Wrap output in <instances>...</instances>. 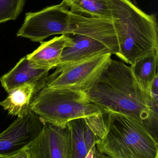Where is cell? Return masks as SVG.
Returning a JSON list of instances; mask_svg holds the SVG:
<instances>
[{
  "mask_svg": "<svg viewBox=\"0 0 158 158\" xmlns=\"http://www.w3.org/2000/svg\"><path fill=\"white\" fill-rule=\"evenodd\" d=\"M104 113H119L143 123L158 136V102L144 88L130 66L111 59L95 84L85 93Z\"/></svg>",
  "mask_w": 158,
  "mask_h": 158,
  "instance_id": "obj_1",
  "label": "cell"
},
{
  "mask_svg": "<svg viewBox=\"0 0 158 158\" xmlns=\"http://www.w3.org/2000/svg\"><path fill=\"white\" fill-rule=\"evenodd\" d=\"M110 4L119 49L117 56L131 66L158 51L156 15L145 13L130 0H110Z\"/></svg>",
  "mask_w": 158,
  "mask_h": 158,
  "instance_id": "obj_2",
  "label": "cell"
},
{
  "mask_svg": "<svg viewBox=\"0 0 158 158\" xmlns=\"http://www.w3.org/2000/svg\"><path fill=\"white\" fill-rule=\"evenodd\" d=\"M106 131L96 143L109 158H158V137L138 121L114 112L105 113Z\"/></svg>",
  "mask_w": 158,
  "mask_h": 158,
  "instance_id": "obj_3",
  "label": "cell"
},
{
  "mask_svg": "<svg viewBox=\"0 0 158 158\" xmlns=\"http://www.w3.org/2000/svg\"><path fill=\"white\" fill-rule=\"evenodd\" d=\"M30 110L46 123L62 128L72 120L104 113L84 92L45 86L35 95Z\"/></svg>",
  "mask_w": 158,
  "mask_h": 158,
  "instance_id": "obj_4",
  "label": "cell"
},
{
  "mask_svg": "<svg viewBox=\"0 0 158 158\" xmlns=\"http://www.w3.org/2000/svg\"><path fill=\"white\" fill-rule=\"evenodd\" d=\"M109 52L74 62L60 64L46 80L45 86L86 93L93 87L110 62Z\"/></svg>",
  "mask_w": 158,
  "mask_h": 158,
  "instance_id": "obj_5",
  "label": "cell"
},
{
  "mask_svg": "<svg viewBox=\"0 0 158 158\" xmlns=\"http://www.w3.org/2000/svg\"><path fill=\"white\" fill-rule=\"evenodd\" d=\"M70 14L68 8L61 3L37 12L26 13L17 36L27 38L34 42H41L52 35H70Z\"/></svg>",
  "mask_w": 158,
  "mask_h": 158,
  "instance_id": "obj_6",
  "label": "cell"
},
{
  "mask_svg": "<svg viewBox=\"0 0 158 158\" xmlns=\"http://www.w3.org/2000/svg\"><path fill=\"white\" fill-rule=\"evenodd\" d=\"M45 122L30 111L17 119L0 134V158L16 154L27 148L43 130Z\"/></svg>",
  "mask_w": 158,
  "mask_h": 158,
  "instance_id": "obj_7",
  "label": "cell"
},
{
  "mask_svg": "<svg viewBox=\"0 0 158 158\" xmlns=\"http://www.w3.org/2000/svg\"><path fill=\"white\" fill-rule=\"evenodd\" d=\"M28 149L30 158H70L67 126L62 128L45 123L42 131Z\"/></svg>",
  "mask_w": 158,
  "mask_h": 158,
  "instance_id": "obj_8",
  "label": "cell"
},
{
  "mask_svg": "<svg viewBox=\"0 0 158 158\" xmlns=\"http://www.w3.org/2000/svg\"><path fill=\"white\" fill-rule=\"evenodd\" d=\"M49 71L34 67L24 56L9 72L0 77V82L7 93L27 84L35 85L41 90L45 86Z\"/></svg>",
  "mask_w": 158,
  "mask_h": 158,
  "instance_id": "obj_9",
  "label": "cell"
},
{
  "mask_svg": "<svg viewBox=\"0 0 158 158\" xmlns=\"http://www.w3.org/2000/svg\"><path fill=\"white\" fill-rule=\"evenodd\" d=\"M40 43V46L26 57L34 67L50 70L60 64L62 52L72 45L73 41L69 35L62 34Z\"/></svg>",
  "mask_w": 158,
  "mask_h": 158,
  "instance_id": "obj_10",
  "label": "cell"
},
{
  "mask_svg": "<svg viewBox=\"0 0 158 158\" xmlns=\"http://www.w3.org/2000/svg\"><path fill=\"white\" fill-rule=\"evenodd\" d=\"M69 36L73 43L63 51L60 64L78 61L102 53H110L105 44L93 38L81 34Z\"/></svg>",
  "mask_w": 158,
  "mask_h": 158,
  "instance_id": "obj_11",
  "label": "cell"
},
{
  "mask_svg": "<svg viewBox=\"0 0 158 158\" xmlns=\"http://www.w3.org/2000/svg\"><path fill=\"white\" fill-rule=\"evenodd\" d=\"M41 91L34 84H27L15 87L8 92L0 106L9 115L21 118L30 111V106L35 95Z\"/></svg>",
  "mask_w": 158,
  "mask_h": 158,
  "instance_id": "obj_12",
  "label": "cell"
},
{
  "mask_svg": "<svg viewBox=\"0 0 158 158\" xmlns=\"http://www.w3.org/2000/svg\"><path fill=\"white\" fill-rule=\"evenodd\" d=\"M61 3L73 14L111 19L110 0H63Z\"/></svg>",
  "mask_w": 158,
  "mask_h": 158,
  "instance_id": "obj_13",
  "label": "cell"
},
{
  "mask_svg": "<svg viewBox=\"0 0 158 158\" xmlns=\"http://www.w3.org/2000/svg\"><path fill=\"white\" fill-rule=\"evenodd\" d=\"M158 51L151 53L139 58L132 65L130 66L134 75L141 85L148 91L157 72Z\"/></svg>",
  "mask_w": 158,
  "mask_h": 158,
  "instance_id": "obj_14",
  "label": "cell"
},
{
  "mask_svg": "<svg viewBox=\"0 0 158 158\" xmlns=\"http://www.w3.org/2000/svg\"><path fill=\"white\" fill-rule=\"evenodd\" d=\"M84 118L76 119L67 124L69 135L70 158H85L89 150L83 136Z\"/></svg>",
  "mask_w": 158,
  "mask_h": 158,
  "instance_id": "obj_15",
  "label": "cell"
},
{
  "mask_svg": "<svg viewBox=\"0 0 158 158\" xmlns=\"http://www.w3.org/2000/svg\"><path fill=\"white\" fill-rule=\"evenodd\" d=\"M26 0H0V24L15 20L23 11Z\"/></svg>",
  "mask_w": 158,
  "mask_h": 158,
  "instance_id": "obj_16",
  "label": "cell"
},
{
  "mask_svg": "<svg viewBox=\"0 0 158 158\" xmlns=\"http://www.w3.org/2000/svg\"><path fill=\"white\" fill-rule=\"evenodd\" d=\"M2 158H30L29 153L27 148L16 154Z\"/></svg>",
  "mask_w": 158,
  "mask_h": 158,
  "instance_id": "obj_17",
  "label": "cell"
},
{
  "mask_svg": "<svg viewBox=\"0 0 158 158\" xmlns=\"http://www.w3.org/2000/svg\"><path fill=\"white\" fill-rule=\"evenodd\" d=\"M100 154L97 149L96 144L93 146L88 151L85 158H99Z\"/></svg>",
  "mask_w": 158,
  "mask_h": 158,
  "instance_id": "obj_18",
  "label": "cell"
},
{
  "mask_svg": "<svg viewBox=\"0 0 158 158\" xmlns=\"http://www.w3.org/2000/svg\"><path fill=\"white\" fill-rule=\"evenodd\" d=\"M99 158H109L107 156H104V155H101L100 154V157Z\"/></svg>",
  "mask_w": 158,
  "mask_h": 158,
  "instance_id": "obj_19",
  "label": "cell"
}]
</instances>
